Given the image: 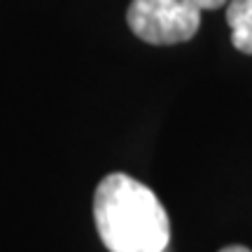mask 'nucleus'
Here are the masks:
<instances>
[{
    "label": "nucleus",
    "mask_w": 252,
    "mask_h": 252,
    "mask_svg": "<svg viewBox=\"0 0 252 252\" xmlns=\"http://www.w3.org/2000/svg\"><path fill=\"white\" fill-rule=\"evenodd\" d=\"M94 220L110 252H166L171 222L150 187L126 173H110L94 194Z\"/></svg>",
    "instance_id": "obj_1"
},
{
    "label": "nucleus",
    "mask_w": 252,
    "mask_h": 252,
    "mask_svg": "<svg viewBox=\"0 0 252 252\" xmlns=\"http://www.w3.org/2000/svg\"><path fill=\"white\" fill-rule=\"evenodd\" d=\"M229 0H131L126 24L150 45H180L196 35L203 9H220Z\"/></svg>",
    "instance_id": "obj_2"
},
{
    "label": "nucleus",
    "mask_w": 252,
    "mask_h": 252,
    "mask_svg": "<svg viewBox=\"0 0 252 252\" xmlns=\"http://www.w3.org/2000/svg\"><path fill=\"white\" fill-rule=\"evenodd\" d=\"M226 24L231 28V42L236 49L252 54V0H229Z\"/></svg>",
    "instance_id": "obj_3"
},
{
    "label": "nucleus",
    "mask_w": 252,
    "mask_h": 252,
    "mask_svg": "<svg viewBox=\"0 0 252 252\" xmlns=\"http://www.w3.org/2000/svg\"><path fill=\"white\" fill-rule=\"evenodd\" d=\"M220 252H252V250L245 248V245H226V248H222Z\"/></svg>",
    "instance_id": "obj_4"
}]
</instances>
